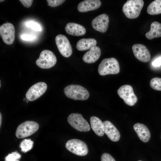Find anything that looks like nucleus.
<instances>
[{"mask_svg":"<svg viewBox=\"0 0 161 161\" xmlns=\"http://www.w3.org/2000/svg\"><path fill=\"white\" fill-rule=\"evenodd\" d=\"M65 95L69 98L75 100H84L89 96L88 91L83 87L78 85H70L64 89Z\"/></svg>","mask_w":161,"mask_h":161,"instance_id":"obj_1","label":"nucleus"},{"mask_svg":"<svg viewBox=\"0 0 161 161\" xmlns=\"http://www.w3.org/2000/svg\"><path fill=\"white\" fill-rule=\"evenodd\" d=\"M98 71L102 76L119 73L120 67L117 60L114 58L103 59L99 64Z\"/></svg>","mask_w":161,"mask_h":161,"instance_id":"obj_2","label":"nucleus"},{"mask_svg":"<svg viewBox=\"0 0 161 161\" xmlns=\"http://www.w3.org/2000/svg\"><path fill=\"white\" fill-rule=\"evenodd\" d=\"M144 4L142 0H128L123 6V11L128 18H136L139 16Z\"/></svg>","mask_w":161,"mask_h":161,"instance_id":"obj_3","label":"nucleus"},{"mask_svg":"<svg viewBox=\"0 0 161 161\" xmlns=\"http://www.w3.org/2000/svg\"><path fill=\"white\" fill-rule=\"evenodd\" d=\"M39 128L38 124L32 121H27L20 124L17 128L16 136L23 138L30 136L35 132Z\"/></svg>","mask_w":161,"mask_h":161,"instance_id":"obj_4","label":"nucleus"},{"mask_svg":"<svg viewBox=\"0 0 161 161\" xmlns=\"http://www.w3.org/2000/svg\"><path fill=\"white\" fill-rule=\"evenodd\" d=\"M67 149L72 153L79 156H85L88 153L86 143L78 139H73L68 140L65 145Z\"/></svg>","mask_w":161,"mask_h":161,"instance_id":"obj_5","label":"nucleus"},{"mask_svg":"<svg viewBox=\"0 0 161 161\" xmlns=\"http://www.w3.org/2000/svg\"><path fill=\"white\" fill-rule=\"evenodd\" d=\"M57 62V58L51 51L45 49L41 52L36 64L39 67L43 69L50 68L53 66Z\"/></svg>","mask_w":161,"mask_h":161,"instance_id":"obj_6","label":"nucleus"},{"mask_svg":"<svg viewBox=\"0 0 161 161\" xmlns=\"http://www.w3.org/2000/svg\"><path fill=\"white\" fill-rule=\"evenodd\" d=\"M67 121L72 127L78 131L87 132L90 129L89 124L81 114L78 113L70 114L67 118Z\"/></svg>","mask_w":161,"mask_h":161,"instance_id":"obj_7","label":"nucleus"},{"mask_svg":"<svg viewBox=\"0 0 161 161\" xmlns=\"http://www.w3.org/2000/svg\"><path fill=\"white\" fill-rule=\"evenodd\" d=\"M118 95L127 105L132 106L137 101V98L134 93L132 86L129 85H123L117 91Z\"/></svg>","mask_w":161,"mask_h":161,"instance_id":"obj_8","label":"nucleus"},{"mask_svg":"<svg viewBox=\"0 0 161 161\" xmlns=\"http://www.w3.org/2000/svg\"><path fill=\"white\" fill-rule=\"evenodd\" d=\"M55 41L58 49L64 57L68 58L72 53L71 45L67 38L62 34L57 35L55 38Z\"/></svg>","mask_w":161,"mask_h":161,"instance_id":"obj_9","label":"nucleus"},{"mask_svg":"<svg viewBox=\"0 0 161 161\" xmlns=\"http://www.w3.org/2000/svg\"><path fill=\"white\" fill-rule=\"evenodd\" d=\"M0 35L5 44L8 45L12 44L15 39V30L14 25L9 22L4 23L1 25Z\"/></svg>","mask_w":161,"mask_h":161,"instance_id":"obj_10","label":"nucleus"},{"mask_svg":"<svg viewBox=\"0 0 161 161\" xmlns=\"http://www.w3.org/2000/svg\"><path fill=\"white\" fill-rule=\"evenodd\" d=\"M47 84L44 82H39L32 86L26 93V97L32 101L38 98L46 91Z\"/></svg>","mask_w":161,"mask_h":161,"instance_id":"obj_11","label":"nucleus"},{"mask_svg":"<svg viewBox=\"0 0 161 161\" xmlns=\"http://www.w3.org/2000/svg\"><path fill=\"white\" fill-rule=\"evenodd\" d=\"M132 49L135 57L140 61L143 62H147L150 60L151 56L150 53L144 45L136 44L132 47Z\"/></svg>","mask_w":161,"mask_h":161,"instance_id":"obj_12","label":"nucleus"},{"mask_svg":"<svg viewBox=\"0 0 161 161\" xmlns=\"http://www.w3.org/2000/svg\"><path fill=\"white\" fill-rule=\"evenodd\" d=\"M109 22L108 16L106 14H101L92 21V26L95 30L101 32H106L108 28Z\"/></svg>","mask_w":161,"mask_h":161,"instance_id":"obj_13","label":"nucleus"},{"mask_svg":"<svg viewBox=\"0 0 161 161\" xmlns=\"http://www.w3.org/2000/svg\"><path fill=\"white\" fill-rule=\"evenodd\" d=\"M104 126V133L112 141H118L120 137V133L116 127L110 121L106 120L103 122Z\"/></svg>","mask_w":161,"mask_h":161,"instance_id":"obj_14","label":"nucleus"},{"mask_svg":"<svg viewBox=\"0 0 161 161\" xmlns=\"http://www.w3.org/2000/svg\"><path fill=\"white\" fill-rule=\"evenodd\" d=\"M99 0H85L80 2L78 5V10L80 12H86L95 10L101 6Z\"/></svg>","mask_w":161,"mask_h":161,"instance_id":"obj_15","label":"nucleus"},{"mask_svg":"<svg viewBox=\"0 0 161 161\" xmlns=\"http://www.w3.org/2000/svg\"><path fill=\"white\" fill-rule=\"evenodd\" d=\"M133 128L140 140L144 143L149 141L151 137L149 130L144 124L139 123L135 124Z\"/></svg>","mask_w":161,"mask_h":161,"instance_id":"obj_16","label":"nucleus"},{"mask_svg":"<svg viewBox=\"0 0 161 161\" xmlns=\"http://www.w3.org/2000/svg\"><path fill=\"white\" fill-rule=\"evenodd\" d=\"M65 30L67 34L75 36L84 35L86 32V29L83 26L72 22L67 24L65 27Z\"/></svg>","mask_w":161,"mask_h":161,"instance_id":"obj_17","label":"nucleus"},{"mask_svg":"<svg viewBox=\"0 0 161 161\" xmlns=\"http://www.w3.org/2000/svg\"><path fill=\"white\" fill-rule=\"evenodd\" d=\"M101 53V51L100 48L96 46L92 48L84 55L83 60L87 63H94L99 58Z\"/></svg>","mask_w":161,"mask_h":161,"instance_id":"obj_18","label":"nucleus"},{"mask_svg":"<svg viewBox=\"0 0 161 161\" xmlns=\"http://www.w3.org/2000/svg\"><path fill=\"white\" fill-rule=\"evenodd\" d=\"M92 129L97 136L102 137L104 134V126L103 122L97 117L93 116L90 118Z\"/></svg>","mask_w":161,"mask_h":161,"instance_id":"obj_19","label":"nucleus"},{"mask_svg":"<svg viewBox=\"0 0 161 161\" xmlns=\"http://www.w3.org/2000/svg\"><path fill=\"white\" fill-rule=\"evenodd\" d=\"M97 44V41L95 39L82 38L78 41L76 47L79 51H85L90 49L96 46Z\"/></svg>","mask_w":161,"mask_h":161,"instance_id":"obj_20","label":"nucleus"},{"mask_svg":"<svg viewBox=\"0 0 161 161\" xmlns=\"http://www.w3.org/2000/svg\"><path fill=\"white\" fill-rule=\"evenodd\" d=\"M146 37L149 40L161 37V23L157 21L152 22L149 31L145 34Z\"/></svg>","mask_w":161,"mask_h":161,"instance_id":"obj_21","label":"nucleus"},{"mask_svg":"<svg viewBox=\"0 0 161 161\" xmlns=\"http://www.w3.org/2000/svg\"><path fill=\"white\" fill-rule=\"evenodd\" d=\"M147 13L151 15L161 13V0H156L151 2L148 6Z\"/></svg>","mask_w":161,"mask_h":161,"instance_id":"obj_22","label":"nucleus"},{"mask_svg":"<svg viewBox=\"0 0 161 161\" xmlns=\"http://www.w3.org/2000/svg\"><path fill=\"white\" fill-rule=\"evenodd\" d=\"M34 142L30 139H25L20 143V147L21 151L24 153L30 150L32 148Z\"/></svg>","mask_w":161,"mask_h":161,"instance_id":"obj_23","label":"nucleus"},{"mask_svg":"<svg viewBox=\"0 0 161 161\" xmlns=\"http://www.w3.org/2000/svg\"><path fill=\"white\" fill-rule=\"evenodd\" d=\"M151 87L154 90L161 91V78L158 77L152 78L150 82Z\"/></svg>","mask_w":161,"mask_h":161,"instance_id":"obj_24","label":"nucleus"},{"mask_svg":"<svg viewBox=\"0 0 161 161\" xmlns=\"http://www.w3.org/2000/svg\"><path fill=\"white\" fill-rule=\"evenodd\" d=\"M21 157V155L17 151L12 152L5 158V161H13L18 160Z\"/></svg>","mask_w":161,"mask_h":161,"instance_id":"obj_25","label":"nucleus"},{"mask_svg":"<svg viewBox=\"0 0 161 161\" xmlns=\"http://www.w3.org/2000/svg\"><path fill=\"white\" fill-rule=\"evenodd\" d=\"M47 5L52 7H55L63 3L65 0H47Z\"/></svg>","mask_w":161,"mask_h":161,"instance_id":"obj_26","label":"nucleus"},{"mask_svg":"<svg viewBox=\"0 0 161 161\" xmlns=\"http://www.w3.org/2000/svg\"><path fill=\"white\" fill-rule=\"evenodd\" d=\"M101 161H116L114 157L107 153L103 154L101 156Z\"/></svg>","mask_w":161,"mask_h":161,"instance_id":"obj_27","label":"nucleus"},{"mask_svg":"<svg viewBox=\"0 0 161 161\" xmlns=\"http://www.w3.org/2000/svg\"><path fill=\"white\" fill-rule=\"evenodd\" d=\"M27 26L33 30L40 31L41 30V28L39 24L36 22H30L27 23Z\"/></svg>","mask_w":161,"mask_h":161,"instance_id":"obj_28","label":"nucleus"},{"mask_svg":"<svg viewBox=\"0 0 161 161\" xmlns=\"http://www.w3.org/2000/svg\"><path fill=\"white\" fill-rule=\"evenodd\" d=\"M33 0H20V1L26 7L29 8L32 5Z\"/></svg>","mask_w":161,"mask_h":161,"instance_id":"obj_29","label":"nucleus"},{"mask_svg":"<svg viewBox=\"0 0 161 161\" xmlns=\"http://www.w3.org/2000/svg\"><path fill=\"white\" fill-rule=\"evenodd\" d=\"M152 65L154 66L159 67L161 65V56L155 59L152 62Z\"/></svg>","mask_w":161,"mask_h":161,"instance_id":"obj_30","label":"nucleus"},{"mask_svg":"<svg viewBox=\"0 0 161 161\" xmlns=\"http://www.w3.org/2000/svg\"><path fill=\"white\" fill-rule=\"evenodd\" d=\"M22 39H23V40H27L31 39L32 37L30 35H24V36L22 35Z\"/></svg>","mask_w":161,"mask_h":161,"instance_id":"obj_31","label":"nucleus"},{"mask_svg":"<svg viewBox=\"0 0 161 161\" xmlns=\"http://www.w3.org/2000/svg\"><path fill=\"white\" fill-rule=\"evenodd\" d=\"M2 120V116L1 113H0V127H1Z\"/></svg>","mask_w":161,"mask_h":161,"instance_id":"obj_32","label":"nucleus"},{"mask_svg":"<svg viewBox=\"0 0 161 161\" xmlns=\"http://www.w3.org/2000/svg\"><path fill=\"white\" fill-rule=\"evenodd\" d=\"M4 0H0V2H2V1H3Z\"/></svg>","mask_w":161,"mask_h":161,"instance_id":"obj_33","label":"nucleus"},{"mask_svg":"<svg viewBox=\"0 0 161 161\" xmlns=\"http://www.w3.org/2000/svg\"><path fill=\"white\" fill-rule=\"evenodd\" d=\"M13 161H20L19 160H15Z\"/></svg>","mask_w":161,"mask_h":161,"instance_id":"obj_34","label":"nucleus"},{"mask_svg":"<svg viewBox=\"0 0 161 161\" xmlns=\"http://www.w3.org/2000/svg\"><path fill=\"white\" fill-rule=\"evenodd\" d=\"M138 161H143L141 160H138Z\"/></svg>","mask_w":161,"mask_h":161,"instance_id":"obj_35","label":"nucleus"}]
</instances>
